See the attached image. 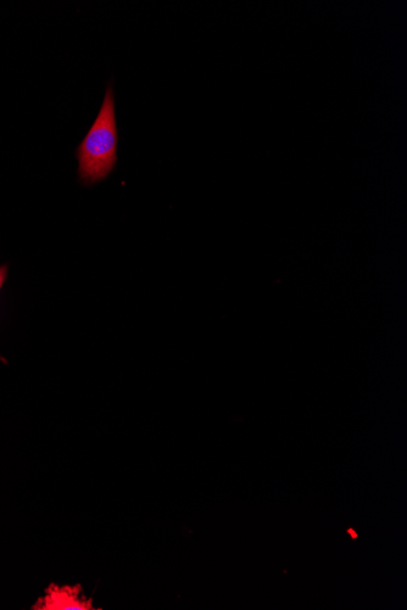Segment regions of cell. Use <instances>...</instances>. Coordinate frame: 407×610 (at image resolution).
<instances>
[{
  "mask_svg": "<svg viewBox=\"0 0 407 610\" xmlns=\"http://www.w3.org/2000/svg\"><path fill=\"white\" fill-rule=\"evenodd\" d=\"M119 132H117L115 98L109 87L96 121L77 149L78 173L87 184L103 181L117 162Z\"/></svg>",
  "mask_w": 407,
  "mask_h": 610,
  "instance_id": "1",
  "label": "cell"
},
{
  "mask_svg": "<svg viewBox=\"0 0 407 610\" xmlns=\"http://www.w3.org/2000/svg\"><path fill=\"white\" fill-rule=\"evenodd\" d=\"M33 609L41 610H91L93 604L82 595L81 586L50 585L46 596L38 600Z\"/></svg>",
  "mask_w": 407,
  "mask_h": 610,
  "instance_id": "2",
  "label": "cell"
},
{
  "mask_svg": "<svg viewBox=\"0 0 407 610\" xmlns=\"http://www.w3.org/2000/svg\"><path fill=\"white\" fill-rule=\"evenodd\" d=\"M7 274H8L7 266L0 267V290H2L5 279H7Z\"/></svg>",
  "mask_w": 407,
  "mask_h": 610,
  "instance_id": "3",
  "label": "cell"
}]
</instances>
